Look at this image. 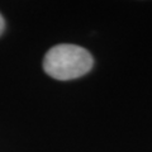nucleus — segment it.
<instances>
[{"label": "nucleus", "instance_id": "obj_2", "mask_svg": "<svg viewBox=\"0 0 152 152\" xmlns=\"http://www.w3.org/2000/svg\"><path fill=\"white\" fill-rule=\"evenodd\" d=\"M4 27H5V22H4L1 14H0V34H1L3 31H4Z\"/></svg>", "mask_w": 152, "mask_h": 152}, {"label": "nucleus", "instance_id": "obj_1", "mask_svg": "<svg viewBox=\"0 0 152 152\" xmlns=\"http://www.w3.org/2000/svg\"><path fill=\"white\" fill-rule=\"evenodd\" d=\"M93 56L76 45H57L47 52L43 60L46 74L57 80H72L88 74L93 67Z\"/></svg>", "mask_w": 152, "mask_h": 152}]
</instances>
